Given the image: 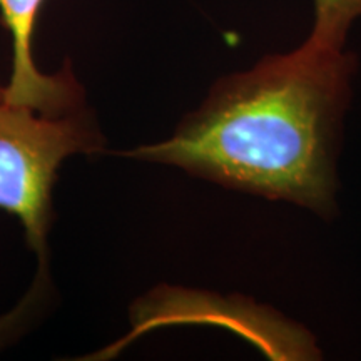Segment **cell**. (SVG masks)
<instances>
[{
	"label": "cell",
	"instance_id": "obj_2",
	"mask_svg": "<svg viewBox=\"0 0 361 361\" xmlns=\"http://www.w3.org/2000/svg\"><path fill=\"white\" fill-rule=\"evenodd\" d=\"M35 112L27 106L0 102V209L19 218L39 264L22 303L0 318V340L25 323L47 291V234L54 219L52 188L59 166L74 154H96L104 149V135L84 107L61 116Z\"/></svg>",
	"mask_w": 361,
	"mask_h": 361
},
{
	"label": "cell",
	"instance_id": "obj_3",
	"mask_svg": "<svg viewBox=\"0 0 361 361\" xmlns=\"http://www.w3.org/2000/svg\"><path fill=\"white\" fill-rule=\"evenodd\" d=\"M44 0H0L4 24L12 35V74L2 102L27 106L40 114L61 116L82 109L84 90L71 64L49 75L37 69L32 56V34Z\"/></svg>",
	"mask_w": 361,
	"mask_h": 361
},
{
	"label": "cell",
	"instance_id": "obj_1",
	"mask_svg": "<svg viewBox=\"0 0 361 361\" xmlns=\"http://www.w3.org/2000/svg\"><path fill=\"white\" fill-rule=\"evenodd\" d=\"M356 57L308 37L288 54L221 78L162 142L129 157L174 166L221 186L335 209L336 157Z\"/></svg>",
	"mask_w": 361,
	"mask_h": 361
},
{
	"label": "cell",
	"instance_id": "obj_4",
	"mask_svg": "<svg viewBox=\"0 0 361 361\" xmlns=\"http://www.w3.org/2000/svg\"><path fill=\"white\" fill-rule=\"evenodd\" d=\"M361 17V0H314V24L310 37L345 47L350 27Z\"/></svg>",
	"mask_w": 361,
	"mask_h": 361
},
{
	"label": "cell",
	"instance_id": "obj_5",
	"mask_svg": "<svg viewBox=\"0 0 361 361\" xmlns=\"http://www.w3.org/2000/svg\"><path fill=\"white\" fill-rule=\"evenodd\" d=\"M4 87H6V85H0V102H2L4 99Z\"/></svg>",
	"mask_w": 361,
	"mask_h": 361
}]
</instances>
